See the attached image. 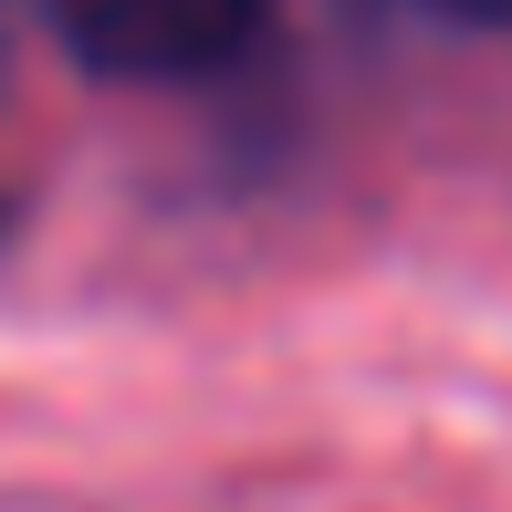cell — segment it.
<instances>
[{
    "label": "cell",
    "instance_id": "6da1fadb",
    "mask_svg": "<svg viewBox=\"0 0 512 512\" xmlns=\"http://www.w3.org/2000/svg\"><path fill=\"white\" fill-rule=\"evenodd\" d=\"M53 21L115 84H189L262 32V0H53Z\"/></svg>",
    "mask_w": 512,
    "mask_h": 512
},
{
    "label": "cell",
    "instance_id": "7a4b0ae2",
    "mask_svg": "<svg viewBox=\"0 0 512 512\" xmlns=\"http://www.w3.org/2000/svg\"><path fill=\"white\" fill-rule=\"evenodd\" d=\"M460 21H512V0H450Z\"/></svg>",
    "mask_w": 512,
    "mask_h": 512
}]
</instances>
